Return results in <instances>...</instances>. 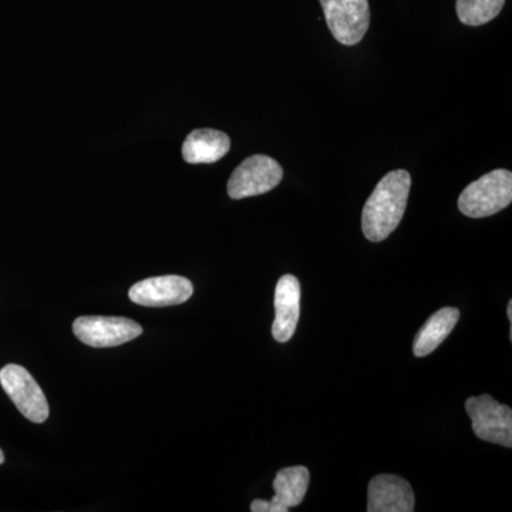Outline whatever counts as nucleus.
Wrapping results in <instances>:
<instances>
[{
  "label": "nucleus",
  "instance_id": "nucleus-1",
  "mask_svg": "<svg viewBox=\"0 0 512 512\" xmlns=\"http://www.w3.org/2000/svg\"><path fill=\"white\" fill-rule=\"evenodd\" d=\"M412 177L406 170L384 175L367 198L362 212V231L370 242H382L399 227L406 212Z\"/></svg>",
  "mask_w": 512,
  "mask_h": 512
},
{
  "label": "nucleus",
  "instance_id": "nucleus-2",
  "mask_svg": "<svg viewBox=\"0 0 512 512\" xmlns=\"http://www.w3.org/2000/svg\"><path fill=\"white\" fill-rule=\"evenodd\" d=\"M512 201L511 171H491L467 185L458 198V210L470 218H485L498 214Z\"/></svg>",
  "mask_w": 512,
  "mask_h": 512
},
{
  "label": "nucleus",
  "instance_id": "nucleus-3",
  "mask_svg": "<svg viewBox=\"0 0 512 512\" xmlns=\"http://www.w3.org/2000/svg\"><path fill=\"white\" fill-rule=\"evenodd\" d=\"M284 178V170L274 158L256 154L235 168L228 181V195L232 200L266 194L274 190Z\"/></svg>",
  "mask_w": 512,
  "mask_h": 512
},
{
  "label": "nucleus",
  "instance_id": "nucleus-4",
  "mask_svg": "<svg viewBox=\"0 0 512 512\" xmlns=\"http://www.w3.org/2000/svg\"><path fill=\"white\" fill-rule=\"evenodd\" d=\"M466 410L473 421V431L478 439L498 446L512 447L511 407L495 402L490 394H481L478 397H468Z\"/></svg>",
  "mask_w": 512,
  "mask_h": 512
},
{
  "label": "nucleus",
  "instance_id": "nucleus-5",
  "mask_svg": "<svg viewBox=\"0 0 512 512\" xmlns=\"http://www.w3.org/2000/svg\"><path fill=\"white\" fill-rule=\"evenodd\" d=\"M76 338L92 348H114L143 335L137 322L120 316H82L73 323Z\"/></svg>",
  "mask_w": 512,
  "mask_h": 512
},
{
  "label": "nucleus",
  "instance_id": "nucleus-6",
  "mask_svg": "<svg viewBox=\"0 0 512 512\" xmlns=\"http://www.w3.org/2000/svg\"><path fill=\"white\" fill-rule=\"evenodd\" d=\"M333 37L345 46L362 42L370 25L369 0H319Z\"/></svg>",
  "mask_w": 512,
  "mask_h": 512
},
{
  "label": "nucleus",
  "instance_id": "nucleus-7",
  "mask_svg": "<svg viewBox=\"0 0 512 512\" xmlns=\"http://www.w3.org/2000/svg\"><path fill=\"white\" fill-rule=\"evenodd\" d=\"M0 384L20 413L33 423H45L49 417V403L35 377L25 367L8 365L0 370Z\"/></svg>",
  "mask_w": 512,
  "mask_h": 512
},
{
  "label": "nucleus",
  "instance_id": "nucleus-8",
  "mask_svg": "<svg viewBox=\"0 0 512 512\" xmlns=\"http://www.w3.org/2000/svg\"><path fill=\"white\" fill-rule=\"evenodd\" d=\"M194 293V286L187 278L177 275L154 276L131 286L128 298L137 305L148 308L181 305Z\"/></svg>",
  "mask_w": 512,
  "mask_h": 512
},
{
  "label": "nucleus",
  "instance_id": "nucleus-9",
  "mask_svg": "<svg viewBox=\"0 0 512 512\" xmlns=\"http://www.w3.org/2000/svg\"><path fill=\"white\" fill-rule=\"evenodd\" d=\"M311 473L303 466L282 468L274 480L275 495L271 500L252 501V512H288L302 504L308 491Z\"/></svg>",
  "mask_w": 512,
  "mask_h": 512
},
{
  "label": "nucleus",
  "instance_id": "nucleus-10",
  "mask_svg": "<svg viewBox=\"0 0 512 512\" xmlns=\"http://www.w3.org/2000/svg\"><path fill=\"white\" fill-rule=\"evenodd\" d=\"M416 498L412 485L393 474H379L369 483L367 511L413 512Z\"/></svg>",
  "mask_w": 512,
  "mask_h": 512
},
{
  "label": "nucleus",
  "instance_id": "nucleus-11",
  "mask_svg": "<svg viewBox=\"0 0 512 512\" xmlns=\"http://www.w3.org/2000/svg\"><path fill=\"white\" fill-rule=\"evenodd\" d=\"M301 315V284L293 275H284L275 289V320L272 336L276 342L286 343L295 335Z\"/></svg>",
  "mask_w": 512,
  "mask_h": 512
},
{
  "label": "nucleus",
  "instance_id": "nucleus-12",
  "mask_svg": "<svg viewBox=\"0 0 512 512\" xmlns=\"http://www.w3.org/2000/svg\"><path fill=\"white\" fill-rule=\"evenodd\" d=\"M231 138L222 131L200 128L191 131L183 144V157L188 164H212L227 156Z\"/></svg>",
  "mask_w": 512,
  "mask_h": 512
},
{
  "label": "nucleus",
  "instance_id": "nucleus-13",
  "mask_svg": "<svg viewBox=\"0 0 512 512\" xmlns=\"http://www.w3.org/2000/svg\"><path fill=\"white\" fill-rule=\"evenodd\" d=\"M460 319V311L457 308L440 309L431 315V318L424 323L423 328L417 332L413 343V353L416 357H426L439 348L453 332L454 326Z\"/></svg>",
  "mask_w": 512,
  "mask_h": 512
},
{
  "label": "nucleus",
  "instance_id": "nucleus-14",
  "mask_svg": "<svg viewBox=\"0 0 512 512\" xmlns=\"http://www.w3.org/2000/svg\"><path fill=\"white\" fill-rule=\"evenodd\" d=\"M505 0H457L458 19L467 26H483L497 18Z\"/></svg>",
  "mask_w": 512,
  "mask_h": 512
},
{
  "label": "nucleus",
  "instance_id": "nucleus-15",
  "mask_svg": "<svg viewBox=\"0 0 512 512\" xmlns=\"http://www.w3.org/2000/svg\"><path fill=\"white\" fill-rule=\"evenodd\" d=\"M507 316L510 323H512V301L508 302Z\"/></svg>",
  "mask_w": 512,
  "mask_h": 512
},
{
  "label": "nucleus",
  "instance_id": "nucleus-16",
  "mask_svg": "<svg viewBox=\"0 0 512 512\" xmlns=\"http://www.w3.org/2000/svg\"><path fill=\"white\" fill-rule=\"evenodd\" d=\"M5 463V454H3V451L0 450V464Z\"/></svg>",
  "mask_w": 512,
  "mask_h": 512
}]
</instances>
